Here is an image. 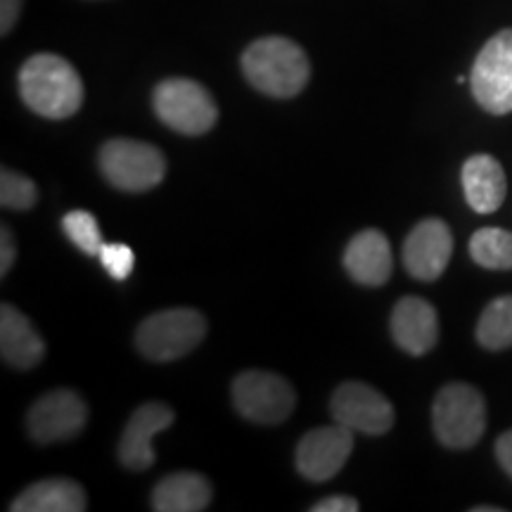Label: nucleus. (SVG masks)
Wrapping results in <instances>:
<instances>
[{
	"mask_svg": "<svg viewBox=\"0 0 512 512\" xmlns=\"http://www.w3.org/2000/svg\"><path fill=\"white\" fill-rule=\"evenodd\" d=\"M242 74L259 93L287 100L304 91L311 79V64L299 43L266 36L249 43L242 53Z\"/></svg>",
	"mask_w": 512,
	"mask_h": 512,
	"instance_id": "nucleus-1",
	"label": "nucleus"
},
{
	"mask_svg": "<svg viewBox=\"0 0 512 512\" xmlns=\"http://www.w3.org/2000/svg\"><path fill=\"white\" fill-rule=\"evenodd\" d=\"M19 93L29 110L53 121L72 117L83 105L79 72L72 62L53 53H38L22 64Z\"/></svg>",
	"mask_w": 512,
	"mask_h": 512,
	"instance_id": "nucleus-2",
	"label": "nucleus"
},
{
	"mask_svg": "<svg viewBox=\"0 0 512 512\" xmlns=\"http://www.w3.org/2000/svg\"><path fill=\"white\" fill-rule=\"evenodd\" d=\"M432 425L446 448H472L484 437L486 401L472 384L451 382L439 389L432 406Z\"/></svg>",
	"mask_w": 512,
	"mask_h": 512,
	"instance_id": "nucleus-3",
	"label": "nucleus"
},
{
	"mask_svg": "<svg viewBox=\"0 0 512 512\" xmlns=\"http://www.w3.org/2000/svg\"><path fill=\"white\" fill-rule=\"evenodd\" d=\"M207 335V320L195 309H166L152 313L136 332L138 351L157 363L190 354Z\"/></svg>",
	"mask_w": 512,
	"mask_h": 512,
	"instance_id": "nucleus-4",
	"label": "nucleus"
},
{
	"mask_svg": "<svg viewBox=\"0 0 512 512\" xmlns=\"http://www.w3.org/2000/svg\"><path fill=\"white\" fill-rule=\"evenodd\" d=\"M157 117L183 136H204L219 121V107L202 83L192 79H166L152 95Z\"/></svg>",
	"mask_w": 512,
	"mask_h": 512,
	"instance_id": "nucleus-5",
	"label": "nucleus"
},
{
	"mask_svg": "<svg viewBox=\"0 0 512 512\" xmlns=\"http://www.w3.org/2000/svg\"><path fill=\"white\" fill-rule=\"evenodd\" d=\"M100 171L114 188L145 192L157 188L166 176V159L155 145L114 138L102 145Z\"/></svg>",
	"mask_w": 512,
	"mask_h": 512,
	"instance_id": "nucleus-6",
	"label": "nucleus"
},
{
	"mask_svg": "<svg viewBox=\"0 0 512 512\" xmlns=\"http://www.w3.org/2000/svg\"><path fill=\"white\" fill-rule=\"evenodd\" d=\"M470 88L484 112H512V29L498 31L479 50L470 72Z\"/></svg>",
	"mask_w": 512,
	"mask_h": 512,
	"instance_id": "nucleus-7",
	"label": "nucleus"
},
{
	"mask_svg": "<svg viewBox=\"0 0 512 512\" xmlns=\"http://www.w3.org/2000/svg\"><path fill=\"white\" fill-rule=\"evenodd\" d=\"M233 403L242 418L256 425H280L294 411L292 384L266 370H245L233 382Z\"/></svg>",
	"mask_w": 512,
	"mask_h": 512,
	"instance_id": "nucleus-8",
	"label": "nucleus"
},
{
	"mask_svg": "<svg viewBox=\"0 0 512 512\" xmlns=\"http://www.w3.org/2000/svg\"><path fill=\"white\" fill-rule=\"evenodd\" d=\"M88 422V406L74 389H55L43 394L29 408L27 430L36 444H57L74 439Z\"/></svg>",
	"mask_w": 512,
	"mask_h": 512,
	"instance_id": "nucleus-9",
	"label": "nucleus"
},
{
	"mask_svg": "<svg viewBox=\"0 0 512 512\" xmlns=\"http://www.w3.org/2000/svg\"><path fill=\"white\" fill-rule=\"evenodd\" d=\"M330 413L339 425L354 432L380 437L394 425V408L384 396L366 382H344L332 394Z\"/></svg>",
	"mask_w": 512,
	"mask_h": 512,
	"instance_id": "nucleus-10",
	"label": "nucleus"
},
{
	"mask_svg": "<svg viewBox=\"0 0 512 512\" xmlns=\"http://www.w3.org/2000/svg\"><path fill=\"white\" fill-rule=\"evenodd\" d=\"M354 451V430L339 425L316 427L297 446V470L309 482H328L347 465Z\"/></svg>",
	"mask_w": 512,
	"mask_h": 512,
	"instance_id": "nucleus-11",
	"label": "nucleus"
},
{
	"mask_svg": "<svg viewBox=\"0 0 512 512\" xmlns=\"http://www.w3.org/2000/svg\"><path fill=\"white\" fill-rule=\"evenodd\" d=\"M453 235L441 219H425L403 242V266L420 283H432L451 264Z\"/></svg>",
	"mask_w": 512,
	"mask_h": 512,
	"instance_id": "nucleus-12",
	"label": "nucleus"
},
{
	"mask_svg": "<svg viewBox=\"0 0 512 512\" xmlns=\"http://www.w3.org/2000/svg\"><path fill=\"white\" fill-rule=\"evenodd\" d=\"M174 411L166 403H143L126 422V430L119 441V460L128 470L143 472L147 467L155 465V448H152V437L159 432L169 430L174 422Z\"/></svg>",
	"mask_w": 512,
	"mask_h": 512,
	"instance_id": "nucleus-13",
	"label": "nucleus"
},
{
	"mask_svg": "<svg viewBox=\"0 0 512 512\" xmlns=\"http://www.w3.org/2000/svg\"><path fill=\"white\" fill-rule=\"evenodd\" d=\"M392 337L399 349L422 356L434 349L439 339V318L430 302L420 297H403L392 311Z\"/></svg>",
	"mask_w": 512,
	"mask_h": 512,
	"instance_id": "nucleus-14",
	"label": "nucleus"
},
{
	"mask_svg": "<svg viewBox=\"0 0 512 512\" xmlns=\"http://www.w3.org/2000/svg\"><path fill=\"white\" fill-rule=\"evenodd\" d=\"M344 268L356 283L368 287H380L392 275V247L384 233L375 228L361 230L356 238H351L344 252Z\"/></svg>",
	"mask_w": 512,
	"mask_h": 512,
	"instance_id": "nucleus-15",
	"label": "nucleus"
},
{
	"mask_svg": "<svg viewBox=\"0 0 512 512\" xmlns=\"http://www.w3.org/2000/svg\"><path fill=\"white\" fill-rule=\"evenodd\" d=\"M46 344L31 320L15 306H0V356L8 366L29 370L41 363Z\"/></svg>",
	"mask_w": 512,
	"mask_h": 512,
	"instance_id": "nucleus-16",
	"label": "nucleus"
},
{
	"mask_svg": "<svg viewBox=\"0 0 512 512\" xmlns=\"http://www.w3.org/2000/svg\"><path fill=\"white\" fill-rule=\"evenodd\" d=\"M465 200L477 214H494L508 195L505 171L491 155H475L463 164Z\"/></svg>",
	"mask_w": 512,
	"mask_h": 512,
	"instance_id": "nucleus-17",
	"label": "nucleus"
},
{
	"mask_svg": "<svg viewBox=\"0 0 512 512\" xmlns=\"http://www.w3.org/2000/svg\"><path fill=\"white\" fill-rule=\"evenodd\" d=\"M88 508L86 491L74 479H43L31 484L12 501V512H83Z\"/></svg>",
	"mask_w": 512,
	"mask_h": 512,
	"instance_id": "nucleus-18",
	"label": "nucleus"
},
{
	"mask_svg": "<svg viewBox=\"0 0 512 512\" xmlns=\"http://www.w3.org/2000/svg\"><path fill=\"white\" fill-rule=\"evenodd\" d=\"M211 503V484L197 472H174L152 491L157 512H200Z\"/></svg>",
	"mask_w": 512,
	"mask_h": 512,
	"instance_id": "nucleus-19",
	"label": "nucleus"
},
{
	"mask_svg": "<svg viewBox=\"0 0 512 512\" xmlns=\"http://www.w3.org/2000/svg\"><path fill=\"white\" fill-rule=\"evenodd\" d=\"M477 339L489 351L512 347V294L494 299L482 311L477 323Z\"/></svg>",
	"mask_w": 512,
	"mask_h": 512,
	"instance_id": "nucleus-20",
	"label": "nucleus"
},
{
	"mask_svg": "<svg viewBox=\"0 0 512 512\" xmlns=\"http://www.w3.org/2000/svg\"><path fill=\"white\" fill-rule=\"evenodd\" d=\"M470 256L489 271H512V233L503 228H482L472 235Z\"/></svg>",
	"mask_w": 512,
	"mask_h": 512,
	"instance_id": "nucleus-21",
	"label": "nucleus"
},
{
	"mask_svg": "<svg viewBox=\"0 0 512 512\" xmlns=\"http://www.w3.org/2000/svg\"><path fill=\"white\" fill-rule=\"evenodd\" d=\"M62 228H64V235H67V238L88 256H98L102 245H105V242H102L98 221H95L91 211H83V209L69 211V214L62 219Z\"/></svg>",
	"mask_w": 512,
	"mask_h": 512,
	"instance_id": "nucleus-22",
	"label": "nucleus"
},
{
	"mask_svg": "<svg viewBox=\"0 0 512 512\" xmlns=\"http://www.w3.org/2000/svg\"><path fill=\"white\" fill-rule=\"evenodd\" d=\"M38 190L29 176L17 174L12 169L0 171V204L5 209L27 211L36 204Z\"/></svg>",
	"mask_w": 512,
	"mask_h": 512,
	"instance_id": "nucleus-23",
	"label": "nucleus"
},
{
	"mask_svg": "<svg viewBox=\"0 0 512 512\" xmlns=\"http://www.w3.org/2000/svg\"><path fill=\"white\" fill-rule=\"evenodd\" d=\"M100 264L114 280H126L136 266V254L124 242H107L100 249Z\"/></svg>",
	"mask_w": 512,
	"mask_h": 512,
	"instance_id": "nucleus-24",
	"label": "nucleus"
},
{
	"mask_svg": "<svg viewBox=\"0 0 512 512\" xmlns=\"http://www.w3.org/2000/svg\"><path fill=\"white\" fill-rule=\"evenodd\" d=\"M24 0H0V34L8 36L15 29Z\"/></svg>",
	"mask_w": 512,
	"mask_h": 512,
	"instance_id": "nucleus-25",
	"label": "nucleus"
},
{
	"mask_svg": "<svg viewBox=\"0 0 512 512\" xmlns=\"http://www.w3.org/2000/svg\"><path fill=\"white\" fill-rule=\"evenodd\" d=\"M15 240H12V233L8 226L0 228V275H8V271L15 264Z\"/></svg>",
	"mask_w": 512,
	"mask_h": 512,
	"instance_id": "nucleus-26",
	"label": "nucleus"
},
{
	"mask_svg": "<svg viewBox=\"0 0 512 512\" xmlns=\"http://www.w3.org/2000/svg\"><path fill=\"white\" fill-rule=\"evenodd\" d=\"M313 512H356L358 503L351 496H330L311 505Z\"/></svg>",
	"mask_w": 512,
	"mask_h": 512,
	"instance_id": "nucleus-27",
	"label": "nucleus"
},
{
	"mask_svg": "<svg viewBox=\"0 0 512 512\" xmlns=\"http://www.w3.org/2000/svg\"><path fill=\"white\" fill-rule=\"evenodd\" d=\"M496 458L501 467L505 470V475L512 479V430L501 434L496 441Z\"/></svg>",
	"mask_w": 512,
	"mask_h": 512,
	"instance_id": "nucleus-28",
	"label": "nucleus"
},
{
	"mask_svg": "<svg viewBox=\"0 0 512 512\" xmlns=\"http://www.w3.org/2000/svg\"><path fill=\"white\" fill-rule=\"evenodd\" d=\"M475 512H501L503 508H489V505H479V508H472Z\"/></svg>",
	"mask_w": 512,
	"mask_h": 512,
	"instance_id": "nucleus-29",
	"label": "nucleus"
}]
</instances>
